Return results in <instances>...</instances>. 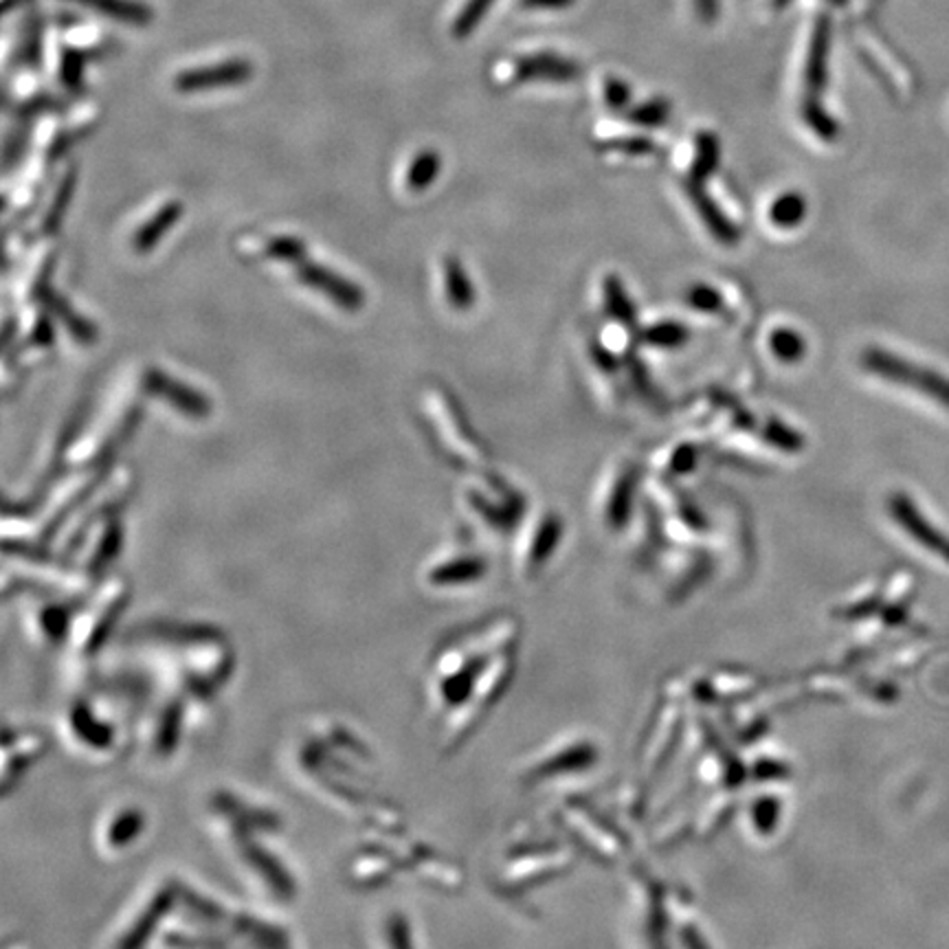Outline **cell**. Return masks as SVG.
I'll use <instances>...</instances> for the list:
<instances>
[{
  "instance_id": "20",
  "label": "cell",
  "mask_w": 949,
  "mask_h": 949,
  "mask_svg": "<svg viewBox=\"0 0 949 949\" xmlns=\"http://www.w3.org/2000/svg\"><path fill=\"white\" fill-rule=\"evenodd\" d=\"M560 536V521L556 516H547L540 523V529L536 534V543H534V556H543L549 554V549L554 547V543Z\"/></svg>"
},
{
  "instance_id": "6",
  "label": "cell",
  "mask_w": 949,
  "mask_h": 949,
  "mask_svg": "<svg viewBox=\"0 0 949 949\" xmlns=\"http://www.w3.org/2000/svg\"><path fill=\"white\" fill-rule=\"evenodd\" d=\"M182 215V204L178 200L165 202L160 209L154 211L152 217H147L132 237V248L136 253H147L154 248V244L169 231V226Z\"/></svg>"
},
{
  "instance_id": "2",
  "label": "cell",
  "mask_w": 949,
  "mask_h": 949,
  "mask_svg": "<svg viewBox=\"0 0 949 949\" xmlns=\"http://www.w3.org/2000/svg\"><path fill=\"white\" fill-rule=\"evenodd\" d=\"M253 66L246 59H224L211 66L189 68L174 77V86L180 92H200L217 86H233L250 79Z\"/></svg>"
},
{
  "instance_id": "23",
  "label": "cell",
  "mask_w": 949,
  "mask_h": 949,
  "mask_svg": "<svg viewBox=\"0 0 949 949\" xmlns=\"http://www.w3.org/2000/svg\"><path fill=\"white\" fill-rule=\"evenodd\" d=\"M692 464H694V450L690 446H681L672 457V470L674 472H685L692 468Z\"/></svg>"
},
{
  "instance_id": "4",
  "label": "cell",
  "mask_w": 949,
  "mask_h": 949,
  "mask_svg": "<svg viewBox=\"0 0 949 949\" xmlns=\"http://www.w3.org/2000/svg\"><path fill=\"white\" fill-rule=\"evenodd\" d=\"M130 485H132V477H130V472H127V470H121V472H116V474L110 479V483H108L103 490L90 494L86 507H81V512H79V516H77V521H75V529H72V534L79 536V534L86 529V525H88L90 521L101 518L103 514L116 510V507L127 499V494H130Z\"/></svg>"
},
{
  "instance_id": "8",
  "label": "cell",
  "mask_w": 949,
  "mask_h": 949,
  "mask_svg": "<svg viewBox=\"0 0 949 949\" xmlns=\"http://www.w3.org/2000/svg\"><path fill=\"white\" fill-rule=\"evenodd\" d=\"M53 266V248L51 246H40L31 259L26 261L24 270L18 277V286L15 290L20 292L22 299H31L33 294L44 290V281L48 277V270Z\"/></svg>"
},
{
  "instance_id": "10",
  "label": "cell",
  "mask_w": 949,
  "mask_h": 949,
  "mask_svg": "<svg viewBox=\"0 0 949 949\" xmlns=\"http://www.w3.org/2000/svg\"><path fill=\"white\" fill-rule=\"evenodd\" d=\"M692 202H694V206H696V211H699V215H701V220L705 222V226H707V231L718 239V242H723V244H734L738 237H740V233H738V228L718 211V206L703 193V191H699V189H692Z\"/></svg>"
},
{
  "instance_id": "17",
  "label": "cell",
  "mask_w": 949,
  "mask_h": 949,
  "mask_svg": "<svg viewBox=\"0 0 949 949\" xmlns=\"http://www.w3.org/2000/svg\"><path fill=\"white\" fill-rule=\"evenodd\" d=\"M644 340L655 347H679L688 340V327L677 321H661L644 332Z\"/></svg>"
},
{
  "instance_id": "1",
  "label": "cell",
  "mask_w": 949,
  "mask_h": 949,
  "mask_svg": "<svg viewBox=\"0 0 949 949\" xmlns=\"http://www.w3.org/2000/svg\"><path fill=\"white\" fill-rule=\"evenodd\" d=\"M286 266L292 268L294 277L303 286H308L312 290H319L321 294H325L336 305H340L345 310H358L362 305V292H360L358 286L349 283L347 279H343L334 270H327L319 261H310L305 257V253L301 257H297L294 261L286 264Z\"/></svg>"
},
{
  "instance_id": "9",
  "label": "cell",
  "mask_w": 949,
  "mask_h": 949,
  "mask_svg": "<svg viewBox=\"0 0 949 949\" xmlns=\"http://www.w3.org/2000/svg\"><path fill=\"white\" fill-rule=\"evenodd\" d=\"M79 4H86L99 13H105L119 22L145 26L152 22V9L136 0H75Z\"/></svg>"
},
{
  "instance_id": "14",
  "label": "cell",
  "mask_w": 949,
  "mask_h": 949,
  "mask_svg": "<svg viewBox=\"0 0 949 949\" xmlns=\"http://www.w3.org/2000/svg\"><path fill=\"white\" fill-rule=\"evenodd\" d=\"M439 167H442V163H439V156L435 152H431V149L420 152L406 169V189L409 191H424L435 180Z\"/></svg>"
},
{
  "instance_id": "7",
  "label": "cell",
  "mask_w": 949,
  "mask_h": 949,
  "mask_svg": "<svg viewBox=\"0 0 949 949\" xmlns=\"http://www.w3.org/2000/svg\"><path fill=\"white\" fill-rule=\"evenodd\" d=\"M442 279H444V294L448 305L455 310H468L474 301V292L459 259L455 257L442 259Z\"/></svg>"
},
{
  "instance_id": "19",
  "label": "cell",
  "mask_w": 949,
  "mask_h": 949,
  "mask_svg": "<svg viewBox=\"0 0 949 949\" xmlns=\"http://www.w3.org/2000/svg\"><path fill=\"white\" fill-rule=\"evenodd\" d=\"M688 303H690L694 310H701V312H714V310H718V305H721V297H718V292H716L712 286L696 283V286H692V288L688 290Z\"/></svg>"
},
{
  "instance_id": "13",
  "label": "cell",
  "mask_w": 949,
  "mask_h": 949,
  "mask_svg": "<svg viewBox=\"0 0 949 949\" xmlns=\"http://www.w3.org/2000/svg\"><path fill=\"white\" fill-rule=\"evenodd\" d=\"M771 354L782 362H797L806 354V340L791 327H775L769 334Z\"/></svg>"
},
{
  "instance_id": "11",
  "label": "cell",
  "mask_w": 949,
  "mask_h": 949,
  "mask_svg": "<svg viewBox=\"0 0 949 949\" xmlns=\"http://www.w3.org/2000/svg\"><path fill=\"white\" fill-rule=\"evenodd\" d=\"M75 180H77V171H75V167H68L64 171V176L59 178V182H57V187H55V191H53V196H51V200H48V204H46V209L37 222V233H48L51 228L57 226V222L62 220V215H64V211L72 198Z\"/></svg>"
},
{
  "instance_id": "3",
  "label": "cell",
  "mask_w": 949,
  "mask_h": 949,
  "mask_svg": "<svg viewBox=\"0 0 949 949\" xmlns=\"http://www.w3.org/2000/svg\"><path fill=\"white\" fill-rule=\"evenodd\" d=\"M143 384L145 391L163 398L169 406L189 417H204L211 411L209 400L200 391L189 389L185 382L167 376L160 369H147L143 373Z\"/></svg>"
},
{
  "instance_id": "16",
  "label": "cell",
  "mask_w": 949,
  "mask_h": 949,
  "mask_svg": "<svg viewBox=\"0 0 949 949\" xmlns=\"http://www.w3.org/2000/svg\"><path fill=\"white\" fill-rule=\"evenodd\" d=\"M604 299H606V310L613 319L622 321V323H633L635 321V310L633 303L628 301L619 279L615 275H606L604 279Z\"/></svg>"
},
{
  "instance_id": "15",
  "label": "cell",
  "mask_w": 949,
  "mask_h": 949,
  "mask_svg": "<svg viewBox=\"0 0 949 949\" xmlns=\"http://www.w3.org/2000/svg\"><path fill=\"white\" fill-rule=\"evenodd\" d=\"M633 496H635V472H624L615 483V490L609 501V521L613 525H622L628 518Z\"/></svg>"
},
{
  "instance_id": "12",
  "label": "cell",
  "mask_w": 949,
  "mask_h": 949,
  "mask_svg": "<svg viewBox=\"0 0 949 949\" xmlns=\"http://www.w3.org/2000/svg\"><path fill=\"white\" fill-rule=\"evenodd\" d=\"M806 215V202L800 193L786 191L769 206V220L780 228L797 226Z\"/></svg>"
},
{
  "instance_id": "21",
  "label": "cell",
  "mask_w": 949,
  "mask_h": 949,
  "mask_svg": "<svg viewBox=\"0 0 949 949\" xmlns=\"http://www.w3.org/2000/svg\"><path fill=\"white\" fill-rule=\"evenodd\" d=\"M81 66H83V57L77 51H66L64 53L62 79L66 81V86H77V81L81 77Z\"/></svg>"
},
{
  "instance_id": "18",
  "label": "cell",
  "mask_w": 949,
  "mask_h": 949,
  "mask_svg": "<svg viewBox=\"0 0 949 949\" xmlns=\"http://www.w3.org/2000/svg\"><path fill=\"white\" fill-rule=\"evenodd\" d=\"M764 439L769 444H773L780 450H800L804 446V439L797 431H793L791 426L782 424L780 420H769L767 428H764Z\"/></svg>"
},
{
  "instance_id": "22",
  "label": "cell",
  "mask_w": 949,
  "mask_h": 949,
  "mask_svg": "<svg viewBox=\"0 0 949 949\" xmlns=\"http://www.w3.org/2000/svg\"><path fill=\"white\" fill-rule=\"evenodd\" d=\"M479 567H481L479 560H461L459 565L437 569V571H435V578H455V576H464V573L470 576V573H477Z\"/></svg>"
},
{
  "instance_id": "5",
  "label": "cell",
  "mask_w": 949,
  "mask_h": 949,
  "mask_svg": "<svg viewBox=\"0 0 949 949\" xmlns=\"http://www.w3.org/2000/svg\"><path fill=\"white\" fill-rule=\"evenodd\" d=\"M97 477H92V472H79L72 474L70 479H66L48 499L46 503V512H44V521H42V534H48L53 529V525L68 512L72 510L86 494H90V490L94 488Z\"/></svg>"
}]
</instances>
